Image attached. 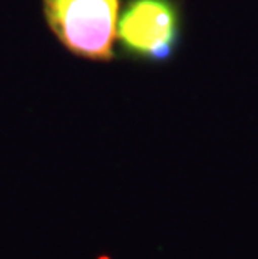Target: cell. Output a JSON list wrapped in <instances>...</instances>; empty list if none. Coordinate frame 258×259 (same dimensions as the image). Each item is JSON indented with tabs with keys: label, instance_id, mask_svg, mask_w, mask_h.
<instances>
[{
	"label": "cell",
	"instance_id": "6da1fadb",
	"mask_svg": "<svg viewBox=\"0 0 258 259\" xmlns=\"http://www.w3.org/2000/svg\"><path fill=\"white\" fill-rule=\"evenodd\" d=\"M119 0H46L56 37L70 52L92 60L113 57Z\"/></svg>",
	"mask_w": 258,
	"mask_h": 259
},
{
	"label": "cell",
	"instance_id": "7a4b0ae2",
	"mask_svg": "<svg viewBox=\"0 0 258 259\" xmlns=\"http://www.w3.org/2000/svg\"><path fill=\"white\" fill-rule=\"evenodd\" d=\"M123 52L148 62H164L176 52L181 37L174 0H129L118 22Z\"/></svg>",
	"mask_w": 258,
	"mask_h": 259
},
{
	"label": "cell",
	"instance_id": "3957f363",
	"mask_svg": "<svg viewBox=\"0 0 258 259\" xmlns=\"http://www.w3.org/2000/svg\"><path fill=\"white\" fill-rule=\"evenodd\" d=\"M97 259H111V256H107V254H99V256H97Z\"/></svg>",
	"mask_w": 258,
	"mask_h": 259
}]
</instances>
